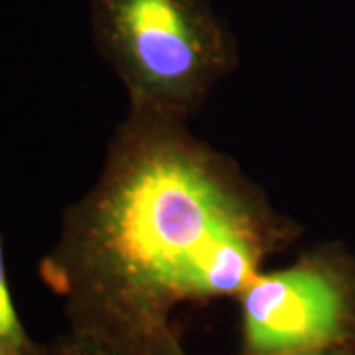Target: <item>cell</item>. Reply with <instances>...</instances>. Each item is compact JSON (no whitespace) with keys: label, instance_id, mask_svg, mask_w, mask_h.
<instances>
[{"label":"cell","instance_id":"cell-1","mask_svg":"<svg viewBox=\"0 0 355 355\" xmlns=\"http://www.w3.org/2000/svg\"><path fill=\"white\" fill-rule=\"evenodd\" d=\"M186 123L128 107L99 180L65 209L40 266L71 328L142 355L168 336L174 306L241 296L298 229Z\"/></svg>","mask_w":355,"mask_h":355},{"label":"cell","instance_id":"cell-5","mask_svg":"<svg viewBox=\"0 0 355 355\" xmlns=\"http://www.w3.org/2000/svg\"><path fill=\"white\" fill-rule=\"evenodd\" d=\"M42 355H142L125 343L114 342L107 336L95 331L71 328L69 334L62 336L50 345H44Z\"/></svg>","mask_w":355,"mask_h":355},{"label":"cell","instance_id":"cell-4","mask_svg":"<svg viewBox=\"0 0 355 355\" xmlns=\"http://www.w3.org/2000/svg\"><path fill=\"white\" fill-rule=\"evenodd\" d=\"M44 345L34 342L26 331L18 310L14 304L6 259H4V239L0 233V355H42Z\"/></svg>","mask_w":355,"mask_h":355},{"label":"cell","instance_id":"cell-2","mask_svg":"<svg viewBox=\"0 0 355 355\" xmlns=\"http://www.w3.org/2000/svg\"><path fill=\"white\" fill-rule=\"evenodd\" d=\"M97 50L128 107L188 119L237 67V42L207 0H87Z\"/></svg>","mask_w":355,"mask_h":355},{"label":"cell","instance_id":"cell-3","mask_svg":"<svg viewBox=\"0 0 355 355\" xmlns=\"http://www.w3.org/2000/svg\"><path fill=\"white\" fill-rule=\"evenodd\" d=\"M241 304L251 355L320 349L342 334L347 318L342 280L322 259L259 272L241 292Z\"/></svg>","mask_w":355,"mask_h":355},{"label":"cell","instance_id":"cell-7","mask_svg":"<svg viewBox=\"0 0 355 355\" xmlns=\"http://www.w3.org/2000/svg\"><path fill=\"white\" fill-rule=\"evenodd\" d=\"M282 355H322V354H318V349H310V352H296V354H282Z\"/></svg>","mask_w":355,"mask_h":355},{"label":"cell","instance_id":"cell-6","mask_svg":"<svg viewBox=\"0 0 355 355\" xmlns=\"http://www.w3.org/2000/svg\"><path fill=\"white\" fill-rule=\"evenodd\" d=\"M154 347H158L160 352H162V355H182L180 352H178L176 343L172 342V338L168 336V338H164L162 342H158Z\"/></svg>","mask_w":355,"mask_h":355}]
</instances>
